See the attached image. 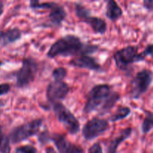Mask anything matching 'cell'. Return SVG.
<instances>
[{
  "label": "cell",
  "instance_id": "cell-22",
  "mask_svg": "<svg viewBox=\"0 0 153 153\" xmlns=\"http://www.w3.org/2000/svg\"><path fill=\"white\" fill-rule=\"evenodd\" d=\"M57 3L55 2H41L38 0H31L29 3V7L31 9H41V10H52Z\"/></svg>",
  "mask_w": 153,
  "mask_h": 153
},
{
  "label": "cell",
  "instance_id": "cell-14",
  "mask_svg": "<svg viewBox=\"0 0 153 153\" xmlns=\"http://www.w3.org/2000/svg\"><path fill=\"white\" fill-rule=\"evenodd\" d=\"M131 133H132V128L131 127H127L123 129L120 132V134L111 141L106 153H116L120 145L126 140H127L131 136Z\"/></svg>",
  "mask_w": 153,
  "mask_h": 153
},
{
  "label": "cell",
  "instance_id": "cell-15",
  "mask_svg": "<svg viewBox=\"0 0 153 153\" xmlns=\"http://www.w3.org/2000/svg\"><path fill=\"white\" fill-rule=\"evenodd\" d=\"M82 22L88 24L91 27L93 31L97 34H104L107 31V23L105 21L99 16H94L90 15L85 18Z\"/></svg>",
  "mask_w": 153,
  "mask_h": 153
},
{
  "label": "cell",
  "instance_id": "cell-8",
  "mask_svg": "<svg viewBox=\"0 0 153 153\" xmlns=\"http://www.w3.org/2000/svg\"><path fill=\"white\" fill-rule=\"evenodd\" d=\"M109 128L108 120L95 117L88 120L82 128V136L87 140H91L104 134Z\"/></svg>",
  "mask_w": 153,
  "mask_h": 153
},
{
  "label": "cell",
  "instance_id": "cell-31",
  "mask_svg": "<svg viewBox=\"0 0 153 153\" xmlns=\"http://www.w3.org/2000/svg\"><path fill=\"white\" fill-rule=\"evenodd\" d=\"M46 153H57V152H55V150L53 149V148L49 146V147H47L46 149Z\"/></svg>",
  "mask_w": 153,
  "mask_h": 153
},
{
  "label": "cell",
  "instance_id": "cell-4",
  "mask_svg": "<svg viewBox=\"0 0 153 153\" xmlns=\"http://www.w3.org/2000/svg\"><path fill=\"white\" fill-rule=\"evenodd\" d=\"M43 124V119L32 120L30 122L16 126L10 131L8 137L10 143L16 144L27 140L32 136L36 135L40 131Z\"/></svg>",
  "mask_w": 153,
  "mask_h": 153
},
{
  "label": "cell",
  "instance_id": "cell-19",
  "mask_svg": "<svg viewBox=\"0 0 153 153\" xmlns=\"http://www.w3.org/2000/svg\"><path fill=\"white\" fill-rule=\"evenodd\" d=\"M145 117L143 119L141 126V130L143 134H146L153 129V112L149 111H145Z\"/></svg>",
  "mask_w": 153,
  "mask_h": 153
},
{
  "label": "cell",
  "instance_id": "cell-12",
  "mask_svg": "<svg viewBox=\"0 0 153 153\" xmlns=\"http://www.w3.org/2000/svg\"><path fill=\"white\" fill-rule=\"evenodd\" d=\"M22 37V31L17 28H12L6 31H0V46L3 47L7 45L17 41Z\"/></svg>",
  "mask_w": 153,
  "mask_h": 153
},
{
  "label": "cell",
  "instance_id": "cell-2",
  "mask_svg": "<svg viewBox=\"0 0 153 153\" xmlns=\"http://www.w3.org/2000/svg\"><path fill=\"white\" fill-rule=\"evenodd\" d=\"M111 94V86L108 84L95 85L91 88L87 96V102L83 110L84 113L90 114L100 110Z\"/></svg>",
  "mask_w": 153,
  "mask_h": 153
},
{
  "label": "cell",
  "instance_id": "cell-10",
  "mask_svg": "<svg viewBox=\"0 0 153 153\" xmlns=\"http://www.w3.org/2000/svg\"><path fill=\"white\" fill-rule=\"evenodd\" d=\"M52 141H53L59 153H84V149L82 147L69 141L62 134L54 133L52 134Z\"/></svg>",
  "mask_w": 153,
  "mask_h": 153
},
{
  "label": "cell",
  "instance_id": "cell-9",
  "mask_svg": "<svg viewBox=\"0 0 153 153\" xmlns=\"http://www.w3.org/2000/svg\"><path fill=\"white\" fill-rule=\"evenodd\" d=\"M70 88L63 81H53L50 82L46 88V98L49 102H59L67 97Z\"/></svg>",
  "mask_w": 153,
  "mask_h": 153
},
{
  "label": "cell",
  "instance_id": "cell-5",
  "mask_svg": "<svg viewBox=\"0 0 153 153\" xmlns=\"http://www.w3.org/2000/svg\"><path fill=\"white\" fill-rule=\"evenodd\" d=\"M38 64L34 58L28 57L22 60V67L16 73V85L18 88L28 87L35 79L38 72Z\"/></svg>",
  "mask_w": 153,
  "mask_h": 153
},
{
  "label": "cell",
  "instance_id": "cell-24",
  "mask_svg": "<svg viewBox=\"0 0 153 153\" xmlns=\"http://www.w3.org/2000/svg\"><path fill=\"white\" fill-rule=\"evenodd\" d=\"M151 55H153V43L148 44L145 47L144 50L138 54V56H137V62L143 61L146 59V58H147L148 56H151Z\"/></svg>",
  "mask_w": 153,
  "mask_h": 153
},
{
  "label": "cell",
  "instance_id": "cell-32",
  "mask_svg": "<svg viewBox=\"0 0 153 153\" xmlns=\"http://www.w3.org/2000/svg\"><path fill=\"white\" fill-rule=\"evenodd\" d=\"M2 64H3V62L1 61H0V67H1V66L2 65Z\"/></svg>",
  "mask_w": 153,
  "mask_h": 153
},
{
  "label": "cell",
  "instance_id": "cell-21",
  "mask_svg": "<svg viewBox=\"0 0 153 153\" xmlns=\"http://www.w3.org/2000/svg\"><path fill=\"white\" fill-rule=\"evenodd\" d=\"M75 12L79 19L83 21L85 18L91 15V10L82 3L75 4Z\"/></svg>",
  "mask_w": 153,
  "mask_h": 153
},
{
  "label": "cell",
  "instance_id": "cell-17",
  "mask_svg": "<svg viewBox=\"0 0 153 153\" xmlns=\"http://www.w3.org/2000/svg\"><path fill=\"white\" fill-rule=\"evenodd\" d=\"M120 99V95L117 92H111V94L109 95L106 101L103 103L102 107L100 109V114H105L109 111L111 110L112 108L116 105L118 100Z\"/></svg>",
  "mask_w": 153,
  "mask_h": 153
},
{
  "label": "cell",
  "instance_id": "cell-20",
  "mask_svg": "<svg viewBox=\"0 0 153 153\" xmlns=\"http://www.w3.org/2000/svg\"><path fill=\"white\" fill-rule=\"evenodd\" d=\"M10 139L2 130V126H0V153H10Z\"/></svg>",
  "mask_w": 153,
  "mask_h": 153
},
{
  "label": "cell",
  "instance_id": "cell-3",
  "mask_svg": "<svg viewBox=\"0 0 153 153\" xmlns=\"http://www.w3.org/2000/svg\"><path fill=\"white\" fill-rule=\"evenodd\" d=\"M52 110L58 122L62 124L70 134H76L80 131L81 125L79 120L62 102L54 103Z\"/></svg>",
  "mask_w": 153,
  "mask_h": 153
},
{
  "label": "cell",
  "instance_id": "cell-11",
  "mask_svg": "<svg viewBox=\"0 0 153 153\" xmlns=\"http://www.w3.org/2000/svg\"><path fill=\"white\" fill-rule=\"evenodd\" d=\"M69 64L73 67L88 69L93 71L100 72L102 70L101 64L96 60V58L90 55H82V56L77 57L70 61Z\"/></svg>",
  "mask_w": 153,
  "mask_h": 153
},
{
  "label": "cell",
  "instance_id": "cell-6",
  "mask_svg": "<svg viewBox=\"0 0 153 153\" xmlns=\"http://www.w3.org/2000/svg\"><path fill=\"white\" fill-rule=\"evenodd\" d=\"M153 82V71L148 69L140 70L131 81L130 95L134 100H138L147 92Z\"/></svg>",
  "mask_w": 153,
  "mask_h": 153
},
{
  "label": "cell",
  "instance_id": "cell-13",
  "mask_svg": "<svg viewBox=\"0 0 153 153\" xmlns=\"http://www.w3.org/2000/svg\"><path fill=\"white\" fill-rule=\"evenodd\" d=\"M67 16V11L64 6L56 4V5L51 10L48 18L51 23L55 26H60L65 20Z\"/></svg>",
  "mask_w": 153,
  "mask_h": 153
},
{
  "label": "cell",
  "instance_id": "cell-1",
  "mask_svg": "<svg viewBox=\"0 0 153 153\" xmlns=\"http://www.w3.org/2000/svg\"><path fill=\"white\" fill-rule=\"evenodd\" d=\"M98 45L84 43L78 36L67 34L55 42L46 53L48 58L58 56H82L95 53L99 50Z\"/></svg>",
  "mask_w": 153,
  "mask_h": 153
},
{
  "label": "cell",
  "instance_id": "cell-7",
  "mask_svg": "<svg viewBox=\"0 0 153 153\" xmlns=\"http://www.w3.org/2000/svg\"><path fill=\"white\" fill-rule=\"evenodd\" d=\"M138 49L137 46H128L117 51L113 55L117 67L122 71L128 70L130 65L137 63Z\"/></svg>",
  "mask_w": 153,
  "mask_h": 153
},
{
  "label": "cell",
  "instance_id": "cell-27",
  "mask_svg": "<svg viewBox=\"0 0 153 153\" xmlns=\"http://www.w3.org/2000/svg\"><path fill=\"white\" fill-rule=\"evenodd\" d=\"M88 153H103L102 147L99 142L94 143L88 149Z\"/></svg>",
  "mask_w": 153,
  "mask_h": 153
},
{
  "label": "cell",
  "instance_id": "cell-16",
  "mask_svg": "<svg viewBox=\"0 0 153 153\" xmlns=\"http://www.w3.org/2000/svg\"><path fill=\"white\" fill-rule=\"evenodd\" d=\"M123 12L122 8L117 1H115L114 0H108L107 1L105 16L109 19L112 21L117 20L123 16Z\"/></svg>",
  "mask_w": 153,
  "mask_h": 153
},
{
  "label": "cell",
  "instance_id": "cell-25",
  "mask_svg": "<svg viewBox=\"0 0 153 153\" xmlns=\"http://www.w3.org/2000/svg\"><path fill=\"white\" fill-rule=\"evenodd\" d=\"M37 139H38V141L40 142V144L45 145L52 140V135L49 134L48 130H44L38 134Z\"/></svg>",
  "mask_w": 153,
  "mask_h": 153
},
{
  "label": "cell",
  "instance_id": "cell-28",
  "mask_svg": "<svg viewBox=\"0 0 153 153\" xmlns=\"http://www.w3.org/2000/svg\"><path fill=\"white\" fill-rule=\"evenodd\" d=\"M10 91V85L8 83L0 84V96H4Z\"/></svg>",
  "mask_w": 153,
  "mask_h": 153
},
{
  "label": "cell",
  "instance_id": "cell-29",
  "mask_svg": "<svg viewBox=\"0 0 153 153\" xmlns=\"http://www.w3.org/2000/svg\"><path fill=\"white\" fill-rule=\"evenodd\" d=\"M143 5L148 11H153V0H144Z\"/></svg>",
  "mask_w": 153,
  "mask_h": 153
},
{
  "label": "cell",
  "instance_id": "cell-26",
  "mask_svg": "<svg viewBox=\"0 0 153 153\" xmlns=\"http://www.w3.org/2000/svg\"><path fill=\"white\" fill-rule=\"evenodd\" d=\"M37 150L35 147L31 145H25L19 146L15 149L16 153H37Z\"/></svg>",
  "mask_w": 153,
  "mask_h": 153
},
{
  "label": "cell",
  "instance_id": "cell-23",
  "mask_svg": "<svg viewBox=\"0 0 153 153\" xmlns=\"http://www.w3.org/2000/svg\"><path fill=\"white\" fill-rule=\"evenodd\" d=\"M52 76L55 81H63L67 76V70L62 67H57L53 70Z\"/></svg>",
  "mask_w": 153,
  "mask_h": 153
},
{
  "label": "cell",
  "instance_id": "cell-30",
  "mask_svg": "<svg viewBox=\"0 0 153 153\" xmlns=\"http://www.w3.org/2000/svg\"><path fill=\"white\" fill-rule=\"evenodd\" d=\"M4 2L1 1H0V16H1V14L3 13V12H4Z\"/></svg>",
  "mask_w": 153,
  "mask_h": 153
},
{
  "label": "cell",
  "instance_id": "cell-18",
  "mask_svg": "<svg viewBox=\"0 0 153 153\" xmlns=\"http://www.w3.org/2000/svg\"><path fill=\"white\" fill-rule=\"evenodd\" d=\"M131 114V109L127 106H120L118 108L117 110L116 111L114 114L111 115L108 118V121L112 123L117 122V121L122 120L126 119Z\"/></svg>",
  "mask_w": 153,
  "mask_h": 153
}]
</instances>
